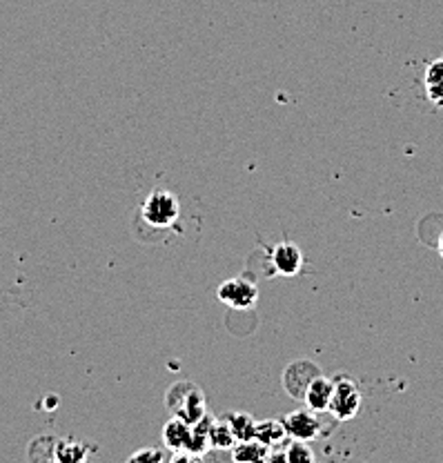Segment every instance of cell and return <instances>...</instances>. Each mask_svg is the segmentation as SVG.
Returning <instances> with one entry per match:
<instances>
[{
	"label": "cell",
	"mask_w": 443,
	"mask_h": 463,
	"mask_svg": "<svg viewBox=\"0 0 443 463\" xmlns=\"http://www.w3.org/2000/svg\"><path fill=\"white\" fill-rule=\"evenodd\" d=\"M165 403L174 412V417L183 419L190 426L199 423L207 414L203 392L194 383H190V381H178V383L172 385L165 397Z\"/></svg>",
	"instance_id": "cell-1"
},
{
	"label": "cell",
	"mask_w": 443,
	"mask_h": 463,
	"mask_svg": "<svg viewBox=\"0 0 443 463\" xmlns=\"http://www.w3.org/2000/svg\"><path fill=\"white\" fill-rule=\"evenodd\" d=\"M141 216L147 225L156 230L172 228L181 216V203L172 192L156 190L147 196L141 207Z\"/></svg>",
	"instance_id": "cell-2"
},
{
	"label": "cell",
	"mask_w": 443,
	"mask_h": 463,
	"mask_svg": "<svg viewBox=\"0 0 443 463\" xmlns=\"http://www.w3.org/2000/svg\"><path fill=\"white\" fill-rule=\"evenodd\" d=\"M335 392H332L330 412L335 414L339 421H350L359 414L361 410V390L350 376L339 374L335 376Z\"/></svg>",
	"instance_id": "cell-3"
},
{
	"label": "cell",
	"mask_w": 443,
	"mask_h": 463,
	"mask_svg": "<svg viewBox=\"0 0 443 463\" xmlns=\"http://www.w3.org/2000/svg\"><path fill=\"white\" fill-rule=\"evenodd\" d=\"M321 374L324 373H321V368L315 364V361L298 359V361H295V364L287 365L286 373H283V388H286V392L290 394L292 399L303 402V397H306V392H307V388L312 385V381L319 379Z\"/></svg>",
	"instance_id": "cell-4"
},
{
	"label": "cell",
	"mask_w": 443,
	"mask_h": 463,
	"mask_svg": "<svg viewBox=\"0 0 443 463\" xmlns=\"http://www.w3.org/2000/svg\"><path fill=\"white\" fill-rule=\"evenodd\" d=\"M216 297H219V301H223L225 306L232 307V310H250V307L257 306L259 289L250 279L237 277L228 279L223 286H219Z\"/></svg>",
	"instance_id": "cell-5"
},
{
	"label": "cell",
	"mask_w": 443,
	"mask_h": 463,
	"mask_svg": "<svg viewBox=\"0 0 443 463\" xmlns=\"http://www.w3.org/2000/svg\"><path fill=\"white\" fill-rule=\"evenodd\" d=\"M283 426H286L287 437L295 439V441H312V439H316L321 434L319 417L310 408L295 410V412L286 414L283 417Z\"/></svg>",
	"instance_id": "cell-6"
},
{
	"label": "cell",
	"mask_w": 443,
	"mask_h": 463,
	"mask_svg": "<svg viewBox=\"0 0 443 463\" xmlns=\"http://www.w3.org/2000/svg\"><path fill=\"white\" fill-rule=\"evenodd\" d=\"M269 259H272L274 272L281 274V277H297L303 269L301 250H298V245L290 243V241H283V243L269 248Z\"/></svg>",
	"instance_id": "cell-7"
},
{
	"label": "cell",
	"mask_w": 443,
	"mask_h": 463,
	"mask_svg": "<svg viewBox=\"0 0 443 463\" xmlns=\"http://www.w3.org/2000/svg\"><path fill=\"white\" fill-rule=\"evenodd\" d=\"M332 392H335V381L327 379V376L321 374L319 379L312 381V385L307 388L306 397H303V402H306L307 408L312 410V412H330V402H332Z\"/></svg>",
	"instance_id": "cell-8"
},
{
	"label": "cell",
	"mask_w": 443,
	"mask_h": 463,
	"mask_svg": "<svg viewBox=\"0 0 443 463\" xmlns=\"http://www.w3.org/2000/svg\"><path fill=\"white\" fill-rule=\"evenodd\" d=\"M163 441L167 448H172L174 452L190 450L192 446V426L185 423L183 419H170V421L163 426Z\"/></svg>",
	"instance_id": "cell-9"
},
{
	"label": "cell",
	"mask_w": 443,
	"mask_h": 463,
	"mask_svg": "<svg viewBox=\"0 0 443 463\" xmlns=\"http://www.w3.org/2000/svg\"><path fill=\"white\" fill-rule=\"evenodd\" d=\"M91 448L76 439H59L56 441V463H88Z\"/></svg>",
	"instance_id": "cell-10"
},
{
	"label": "cell",
	"mask_w": 443,
	"mask_h": 463,
	"mask_svg": "<svg viewBox=\"0 0 443 463\" xmlns=\"http://www.w3.org/2000/svg\"><path fill=\"white\" fill-rule=\"evenodd\" d=\"M225 421H228L230 430H232L234 439H237V443L252 441V439L257 437V421H254L252 414L230 412L228 417H225Z\"/></svg>",
	"instance_id": "cell-11"
},
{
	"label": "cell",
	"mask_w": 443,
	"mask_h": 463,
	"mask_svg": "<svg viewBox=\"0 0 443 463\" xmlns=\"http://www.w3.org/2000/svg\"><path fill=\"white\" fill-rule=\"evenodd\" d=\"M257 441H261L266 448H278L287 441V432L283 421H259L257 423Z\"/></svg>",
	"instance_id": "cell-12"
},
{
	"label": "cell",
	"mask_w": 443,
	"mask_h": 463,
	"mask_svg": "<svg viewBox=\"0 0 443 463\" xmlns=\"http://www.w3.org/2000/svg\"><path fill=\"white\" fill-rule=\"evenodd\" d=\"M56 437H36L27 448L30 463H56Z\"/></svg>",
	"instance_id": "cell-13"
},
{
	"label": "cell",
	"mask_w": 443,
	"mask_h": 463,
	"mask_svg": "<svg viewBox=\"0 0 443 463\" xmlns=\"http://www.w3.org/2000/svg\"><path fill=\"white\" fill-rule=\"evenodd\" d=\"M269 448L263 446L261 441L252 439V441H240L237 448H234V461L237 463H257L268 459Z\"/></svg>",
	"instance_id": "cell-14"
},
{
	"label": "cell",
	"mask_w": 443,
	"mask_h": 463,
	"mask_svg": "<svg viewBox=\"0 0 443 463\" xmlns=\"http://www.w3.org/2000/svg\"><path fill=\"white\" fill-rule=\"evenodd\" d=\"M428 99L435 105H443V61L432 62L426 71Z\"/></svg>",
	"instance_id": "cell-15"
},
{
	"label": "cell",
	"mask_w": 443,
	"mask_h": 463,
	"mask_svg": "<svg viewBox=\"0 0 443 463\" xmlns=\"http://www.w3.org/2000/svg\"><path fill=\"white\" fill-rule=\"evenodd\" d=\"M232 446H237V439H234L232 430H230L228 421H212L210 428V448H221V450H230Z\"/></svg>",
	"instance_id": "cell-16"
},
{
	"label": "cell",
	"mask_w": 443,
	"mask_h": 463,
	"mask_svg": "<svg viewBox=\"0 0 443 463\" xmlns=\"http://www.w3.org/2000/svg\"><path fill=\"white\" fill-rule=\"evenodd\" d=\"M286 459H287V463H316L315 461V452L310 450L307 441L287 443Z\"/></svg>",
	"instance_id": "cell-17"
},
{
	"label": "cell",
	"mask_w": 443,
	"mask_h": 463,
	"mask_svg": "<svg viewBox=\"0 0 443 463\" xmlns=\"http://www.w3.org/2000/svg\"><path fill=\"white\" fill-rule=\"evenodd\" d=\"M127 463H165V452L161 448H141L129 457Z\"/></svg>",
	"instance_id": "cell-18"
},
{
	"label": "cell",
	"mask_w": 443,
	"mask_h": 463,
	"mask_svg": "<svg viewBox=\"0 0 443 463\" xmlns=\"http://www.w3.org/2000/svg\"><path fill=\"white\" fill-rule=\"evenodd\" d=\"M172 463H203V457L201 455H194V452H176L174 459H172Z\"/></svg>",
	"instance_id": "cell-19"
},
{
	"label": "cell",
	"mask_w": 443,
	"mask_h": 463,
	"mask_svg": "<svg viewBox=\"0 0 443 463\" xmlns=\"http://www.w3.org/2000/svg\"><path fill=\"white\" fill-rule=\"evenodd\" d=\"M268 463H287V459H286V450L269 452V455H268Z\"/></svg>",
	"instance_id": "cell-20"
},
{
	"label": "cell",
	"mask_w": 443,
	"mask_h": 463,
	"mask_svg": "<svg viewBox=\"0 0 443 463\" xmlns=\"http://www.w3.org/2000/svg\"><path fill=\"white\" fill-rule=\"evenodd\" d=\"M437 248H439V254L443 257V232H441V236H439V243H437Z\"/></svg>",
	"instance_id": "cell-21"
}]
</instances>
